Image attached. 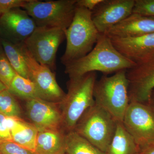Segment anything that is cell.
Masks as SVG:
<instances>
[{"label":"cell","mask_w":154,"mask_h":154,"mask_svg":"<svg viewBox=\"0 0 154 154\" xmlns=\"http://www.w3.org/2000/svg\"><path fill=\"white\" fill-rule=\"evenodd\" d=\"M138 154H154V141L139 148Z\"/></svg>","instance_id":"cell-29"},{"label":"cell","mask_w":154,"mask_h":154,"mask_svg":"<svg viewBox=\"0 0 154 154\" xmlns=\"http://www.w3.org/2000/svg\"><path fill=\"white\" fill-rule=\"evenodd\" d=\"M0 43L6 56L17 74L30 79L25 57L19 45L14 44L1 38Z\"/></svg>","instance_id":"cell-19"},{"label":"cell","mask_w":154,"mask_h":154,"mask_svg":"<svg viewBox=\"0 0 154 154\" xmlns=\"http://www.w3.org/2000/svg\"><path fill=\"white\" fill-rule=\"evenodd\" d=\"M8 90L16 97L26 101L36 98L41 99L38 89L33 81L18 74L14 77Z\"/></svg>","instance_id":"cell-21"},{"label":"cell","mask_w":154,"mask_h":154,"mask_svg":"<svg viewBox=\"0 0 154 154\" xmlns=\"http://www.w3.org/2000/svg\"><path fill=\"white\" fill-rule=\"evenodd\" d=\"M126 70L130 102L146 103L154 90V48L136 59Z\"/></svg>","instance_id":"cell-8"},{"label":"cell","mask_w":154,"mask_h":154,"mask_svg":"<svg viewBox=\"0 0 154 154\" xmlns=\"http://www.w3.org/2000/svg\"><path fill=\"white\" fill-rule=\"evenodd\" d=\"M122 122L139 147L154 141V112L147 104L130 102Z\"/></svg>","instance_id":"cell-9"},{"label":"cell","mask_w":154,"mask_h":154,"mask_svg":"<svg viewBox=\"0 0 154 154\" xmlns=\"http://www.w3.org/2000/svg\"><path fill=\"white\" fill-rule=\"evenodd\" d=\"M26 109L31 123L38 131L63 129L59 103L39 98L29 99L26 101Z\"/></svg>","instance_id":"cell-13"},{"label":"cell","mask_w":154,"mask_h":154,"mask_svg":"<svg viewBox=\"0 0 154 154\" xmlns=\"http://www.w3.org/2000/svg\"><path fill=\"white\" fill-rule=\"evenodd\" d=\"M65 34L66 48L60 60L65 66L87 55L97 42L100 33L92 20V12L76 6L72 21Z\"/></svg>","instance_id":"cell-3"},{"label":"cell","mask_w":154,"mask_h":154,"mask_svg":"<svg viewBox=\"0 0 154 154\" xmlns=\"http://www.w3.org/2000/svg\"><path fill=\"white\" fill-rule=\"evenodd\" d=\"M28 0H0V17L16 8H23Z\"/></svg>","instance_id":"cell-26"},{"label":"cell","mask_w":154,"mask_h":154,"mask_svg":"<svg viewBox=\"0 0 154 154\" xmlns=\"http://www.w3.org/2000/svg\"><path fill=\"white\" fill-rule=\"evenodd\" d=\"M102 1V0H77L76 5L92 11Z\"/></svg>","instance_id":"cell-28"},{"label":"cell","mask_w":154,"mask_h":154,"mask_svg":"<svg viewBox=\"0 0 154 154\" xmlns=\"http://www.w3.org/2000/svg\"><path fill=\"white\" fill-rule=\"evenodd\" d=\"M0 154H2V153H1V152H0Z\"/></svg>","instance_id":"cell-32"},{"label":"cell","mask_w":154,"mask_h":154,"mask_svg":"<svg viewBox=\"0 0 154 154\" xmlns=\"http://www.w3.org/2000/svg\"><path fill=\"white\" fill-rule=\"evenodd\" d=\"M66 134L63 129L38 131L34 154H66Z\"/></svg>","instance_id":"cell-16"},{"label":"cell","mask_w":154,"mask_h":154,"mask_svg":"<svg viewBox=\"0 0 154 154\" xmlns=\"http://www.w3.org/2000/svg\"><path fill=\"white\" fill-rule=\"evenodd\" d=\"M0 113L8 117L21 118L22 110L19 102L8 89L0 92Z\"/></svg>","instance_id":"cell-22"},{"label":"cell","mask_w":154,"mask_h":154,"mask_svg":"<svg viewBox=\"0 0 154 154\" xmlns=\"http://www.w3.org/2000/svg\"><path fill=\"white\" fill-rule=\"evenodd\" d=\"M7 89H8V88H7V87L0 81V92Z\"/></svg>","instance_id":"cell-31"},{"label":"cell","mask_w":154,"mask_h":154,"mask_svg":"<svg viewBox=\"0 0 154 154\" xmlns=\"http://www.w3.org/2000/svg\"><path fill=\"white\" fill-rule=\"evenodd\" d=\"M117 122L95 103L77 122L73 131L106 153L115 133Z\"/></svg>","instance_id":"cell-5"},{"label":"cell","mask_w":154,"mask_h":154,"mask_svg":"<svg viewBox=\"0 0 154 154\" xmlns=\"http://www.w3.org/2000/svg\"><path fill=\"white\" fill-rule=\"evenodd\" d=\"M133 13L154 17V0H135Z\"/></svg>","instance_id":"cell-24"},{"label":"cell","mask_w":154,"mask_h":154,"mask_svg":"<svg viewBox=\"0 0 154 154\" xmlns=\"http://www.w3.org/2000/svg\"><path fill=\"white\" fill-rule=\"evenodd\" d=\"M17 74L6 56L0 43V81L7 87L10 88L14 77Z\"/></svg>","instance_id":"cell-23"},{"label":"cell","mask_w":154,"mask_h":154,"mask_svg":"<svg viewBox=\"0 0 154 154\" xmlns=\"http://www.w3.org/2000/svg\"><path fill=\"white\" fill-rule=\"evenodd\" d=\"M13 141L8 117L0 113V144Z\"/></svg>","instance_id":"cell-27"},{"label":"cell","mask_w":154,"mask_h":154,"mask_svg":"<svg viewBox=\"0 0 154 154\" xmlns=\"http://www.w3.org/2000/svg\"><path fill=\"white\" fill-rule=\"evenodd\" d=\"M66 154H106L74 131L66 134Z\"/></svg>","instance_id":"cell-20"},{"label":"cell","mask_w":154,"mask_h":154,"mask_svg":"<svg viewBox=\"0 0 154 154\" xmlns=\"http://www.w3.org/2000/svg\"><path fill=\"white\" fill-rule=\"evenodd\" d=\"M135 0H102L92 12V19L100 33L121 22L133 13Z\"/></svg>","instance_id":"cell-12"},{"label":"cell","mask_w":154,"mask_h":154,"mask_svg":"<svg viewBox=\"0 0 154 154\" xmlns=\"http://www.w3.org/2000/svg\"><path fill=\"white\" fill-rule=\"evenodd\" d=\"M28 66L30 79L36 85L41 99L54 103H60L66 94L60 87L54 72L38 63L23 43L19 44Z\"/></svg>","instance_id":"cell-10"},{"label":"cell","mask_w":154,"mask_h":154,"mask_svg":"<svg viewBox=\"0 0 154 154\" xmlns=\"http://www.w3.org/2000/svg\"><path fill=\"white\" fill-rule=\"evenodd\" d=\"M65 38V31L62 29L37 26L22 43L38 63L52 71L56 67L58 49Z\"/></svg>","instance_id":"cell-7"},{"label":"cell","mask_w":154,"mask_h":154,"mask_svg":"<svg viewBox=\"0 0 154 154\" xmlns=\"http://www.w3.org/2000/svg\"><path fill=\"white\" fill-rule=\"evenodd\" d=\"M154 33V17L132 13L106 31L109 38H125Z\"/></svg>","instance_id":"cell-14"},{"label":"cell","mask_w":154,"mask_h":154,"mask_svg":"<svg viewBox=\"0 0 154 154\" xmlns=\"http://www.w3.org/2000/svg\"><path fill=\"white\" fill-rule=\"evenodd\" d=\"M146 104H147L154 112V90L151 94L149 101Z\"/></svg>","instance_id":"cell-30"},{"label":"cell","mask_w":154,"mask_h":154,"mask_svg":"<svg viewBox=\"0 0 154 154\" xmlns=\"http://www.w3.org/2000/svg\"><path fill=\"white\" fill-rule=\"evenodd\" d=\"M36 27L27 11L16 8L0 17V38L15 44H22Z\"/></svg>","instance_id":"cell-11"},{"label":"cell","mask_w":154,"mask_h":154,"mask_svg":"<svg viewBox=\"0 0 154 154\" xmlns=\"http://www.w3.org/2000/svg\"><path fill=\"white\" fill-rule=\"evenodd\" d=\"M96 81V72L69 78L67 84V93L59 104L62 118V127L66 132L73 131L83 114L95 104L94 91Z\"/></svg>","instance_id":"cell-2"},{"label":"cell","mask_w":154,"mask_h":154,"mask_svg":"<svg viewBox=\"0 0 154 154\" xmlns=\"http://www.w3.org/2000/svg\"><path fill=\"white\" fill-rule=\"evenodd\" d=\"M0 152L2 154H34L33 152L13 141L0 144Z\"/></svg>","instance_id":"cell-25"},{"label":"cell","mask_w":154,"mask_h":154,"mask_svg":"<svg viewBox=\"0 0 154 154\" xmlns=\"http://www.w3.org/2000/svg\"><path fill=\"white\" fill-rule=\"evenodd\" d=\"M110 38L119 52L133 61L154 48V33L135 37Z\"/></svg>","instance_id":"cell-15"},{"label":"cell","mask_w":154,"mask_h":154,"mask_svg":"<svg viewBox=\"0 0 154 154\" xmlns=\"http://www.w3.org/2000/svg\"><path fill=\"white\" fill-rule=\"evenodd\" d=\"M134 65V62L119 52L108 36L100 33L93 49L87 55L65 66V72L69 78L96 72L107 75L119 71L127 70Z\"/></svg>","instance_id":"cell-1"},{"label":"cell","mask_w":154,"mask_h":154,"mask_svg":"<svg viewBox=\"0 0 154 154\" xmlns=\"http://www.w3.org/2000/svg\"><path fill=\"white\" fill-rule=\"evenodd\" d=\"M128 86L125 70L110 76L103 75L94 86L95 103L107 111L116 121L122 122L130 102Z\"/></svg>","instance_id":"cell-4"},{"label":"cell","mask_w":154,"mask_h":154,"mask_svg":"<svg viewBox=\"0 0 154 154\" xmlns=\"http://www.w3.org/2000/svg\"><path fill=\"white\" fill-rule=\"evenodd\" d=\"M8 121L13 142L34 152L38 133L36 127L21 118L8 117Z\"/></svg>","instance_id":"cell-17"},{"label":"cell","mask_w":154,"mask_h":154,"mask_svg":"<svg viewBox=\"0 0 154 154\" xmlns=\"http://www.w3.org/2000/svg\"><path fill=\"white\" fill-rule=\"evenodd\" d=\"M139 147L122 122H117L115 133L106 154H138Z\"/></svg>","instance_id":"cell-18"},{"label":"cell","mask_w":154,"mask_h":154,"mask_svg":"<svg viewBox=\"0 0 154 154\" xmlns=\"http://www.w3.org/2000/svg\"><path fill=\"white\" fill-rule=\"evenodd\" d=\"M76 2L28 0L22 8L27 11L37 27L59 28L65 31L72 21Z\"/></svg>","instance_id":"cell-6"}]
</instances>
